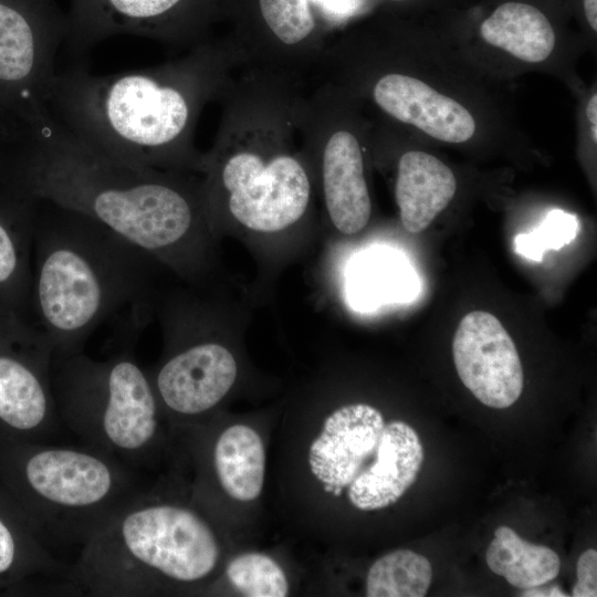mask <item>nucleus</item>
I'll return each instance as SVG.
<instances>
[{
	"label": "nucleus",
	"instance_id": "obj_1",
	"mask_svg": "<svg viewBox=\"0 0 597 597\" xmlns=\"http://www.w3.org/2000/svg\"><path fill=\"white\" fill-rule=\"evenodd\" d=\"M2 184L97 221L182 279L197 280L209 265L216 235L200 177L114 160L51 114L32 126Z\"/></svg>",
	"mask_w": 597,
	"mask_h": 597
},
{
	"label": "nucleus",
	"instance_id": "obj_2",
	"mask_svg": "<svg viewBox=\"0 0 597 597\" xmlns=\"http://www.w3.org/2000/svg\"><path fill=\"white\" fill-rule=\"evenodd\" d=\"M234 69L224 40H206L180 57L116 74L96 75L75 65L56 72L48 109L77 139L114 160L199 174V117L221 97Z\"/></svg>",
	"mask_w": 597,
	"mask_h": 597
},
{
	"label": "nucleus",
	"instance_id": "obj_3",
	"mask_svg": "<svg viewBox=\"0 0 597 597\" xmlns=\"http://www.w3.org/2000/svg\"><path fill=\"white\" fill-rule=\"evenodd\" d=\"M300 83L244 69L224 88L217 134L199 169L214 235L235 229L273 237L310 218L315 186L301 133Z\"/></svg>",
	"mask_w": 597,
	"mask_h": 597
},
{
	"label": "nucleus",
	"instance_id": "obj_4",
	"mask_svg": "<svg viewBox=\"0 0 597 597\" xmlns=\"http://www.w3.org/2000/svg\"><path fill=\"white\" fill-rule=\"evenodd\" d=\"M36 200V308L52 352L71 355L124 306L149 301L157 262L97 221Z\"/></svg>",
	"mask_w": 597,
	"mask_h": 597
},
{
	"label": "nucleus",
	"instance_id": "obj_5",
	"mask_svg": "<svg viewBox=\"0 0 597 597\" xmlns=\"http://www.w3.org/2000/svg\"><path fill=\"white\" fill-rule=\"evenodd\" d=\"M219 555L216 535L197 513L174 504H145L97 532L85 565L100 586L130 591L150 573L198 582L212 573Z\"/></svg>",
	"mask_w": 597,
	"mask_h": 597
},
{
	"label": "nucleus",
	"instance_id": "obj_6",
	"mask_svg": "<svg viewBox=\"0 0 597 597\" xmlns=\"http://www.w3.org/2000/svg\"><path fill=\"white\" fill-rule=\"evenodd\" d=\"M357 111L358 106L327 81L303 96L300 111L314 186L321 191L332 226L345 235L362 231L371 216L365 176L366 132Z\"/></svg>",
	"mask_w": 597,
	"mask_h": 597
},
{
	"label": "nucleus",
	"instance_id": "obj_7",
	"mask_svg": "<svg viewBox=\"0 0 597 597\" xmlns=\"http://www.w3.org/2000/svg\"><path fill=\"white\" fill-rule=\"evenodd\" d=\"M59 376L65 405L93 412L104 440L137 452L155 437L157 397L150 379L127 355L97 363L73 354Z\"/></svg>",
	"mask_w": 597,
	"mask_h": 597
},
{
	"label": "nucleus",
	"instance_id": "obj_8",
	"mask_svg": "<svg viewBox=\"0 0 597 597\" xmlns=\"http://www.w3.org/2000/svg\"><path fill=\"white\" fill-rule=\"evenodd\" d=\"M66 32L55 0H0V103L35 124L48 97Z\"/></svg>",
	"mask_w": 597,
	"mask_h": 597
},
{
	"label": "nucleus",
	"instance_id": "obj_9",
	"mask_svg": "<svg viewBox=\"0 0 597 597\" xmlns=\"http://www.w3.org/2000/svg\"><path fill=\"white\" fill-rule=\"evenodd\" d=\"M216 0H70L64 46L80 55L116 35L175 45L206 41Z\"/></svg>",
	"mask_w": 597,
	"mask_h": 597
},
{
	"label": "nucleus",
	"instance_id": "obj_10",
	"mask_svg": "<svg viewBox=\"0 0 597 597\" xmlns=\"http://www.w3.org/2000/svg\"><path fill=\"white\" fill-rule=\"evenodd\" d=\"M224 41L235 67L297 82L317 71L327 48L312 0H251L249 18Z\"/></svg>",
	"mask_w": 597,
	"mask_h": 597
},
{
	"label": "nucleus",
	"instance_id": "obj_11",
	"mask_svg": "<svg viewBox=\"0 0 597 597\" xmlns=\"http://www.w3.org/2000/svg\"><path fill=\"white\" fill-rule=\"evenodd\" d=\"M457 373L483 405L504 409L517 401L524 375L516 346L493 314L473 311L459 323L452 342Z\"/></svg>",
	"mask_w": 597,
	"mask_h": 597
},
{
	"label": "nucleus",
	"instance_id": "obj_12",
	"mask_svg": "<svg viewBox=\"0 0 597 597\" xmlns=\"http://www.w3.org/2000/svg\"><path fill=\"white\" fill-rule=\"evenodd\" d=\"M386 421L376 407L344 405L324 420L308 449V465L327 493L339 498L376 464Z\"/></svg>",
	"mask_w": 597,
	"mask_h": 597
},
{
	"label": "nucleus",
	"instance_id": "obj_13",
	"mask_svg": "<svg viewBox=\"0 0 597 597\" xmlns=\"http://www.w3.org/2000/svg\"><path fill=\"white\" fill-rule=\"evenodd\" d=\"M237 375L231 350L218 341L200 338L169 356L151 385L167 408L193 416L218 405L234 385Z\"/></svg>",
	"mask_w": 597,
	"mask_h": 597
},
{
	"label": "nucleus",
	"instance_id": "obj_14",
	"mask_svg": "<svg viewBox=\"0 0 597 597\" xmlns=\"http://www.w3.org/2000/svg\"><path fill=\"white\" fill-rule=\"evenodd\" d=\"M25 478L50 510L65 513L93 512L111 500L118 482L103 458L70 448L35 452L27 461Z\"/></svg>",
	"mask_w": 597,
	"mask_h": 597
},
{
	"label": "nucleus",
	"instance_id": "obj_15",
	"mask_svg": "<svg viewBox=\"0 0 597 597\" xmlns=\"http://www.w3.org/2000/svg\"><path fill=\"white\" fill-rule=\"evenodd\" d=\"M423 459L421 440L409 423L386 422L378 461L346 492L349 503L362 511L381 510L396 503L416 482Z\"/></svg>",
	"mask_w": 597,
	"mask_h": 597
},
{
	"label": "nucleus",
	"instance_id": "obj_16",
	"mask_svg": "<svg viewBox=\"0 0 597 597\" xmlns=\"http://www.w3.org/2000/svg\"><path fill=\"white\" fill-rule=\"evenodd\" d=\"M457 191L453 171L438 157L411 149L397 163L395 199L404 228L419 233L452 201Z\"/></svg>",
	"mask_w": 597,
	"mask_h": 597
},
{
	"label": "nucleus",
	"instance_id": "obj_17",
	"mask_svg": "<svg viewBox=\"0 0 597 597\" xmlns=\"http://www.w3.org/2000/svg\"><path fill=\"white\" fill-rule=\"evenodd\" d=\"M479 33L488 45L528 64L546 61L556 46V33L548 18L525 2L500 4L482 21Z\"/></svg>",
	"mask_w": 597,
	"mask_h": 597
},
{
	"label": "nucleus",
	"instance_id": "obj_18",
	"mask_svg": "<svg viewBox=\"0 0 597 597\" xmlns=\"http://www.w3.org/2000/svg\"><path fill=\"white\" fill-rule=\"evenodd\" d=\"M419 290L415 270L394 250L376 249L362 253L348 272L347 296L359 311L411 301Z\"/></svg>",
	"mask_w": 597,
	"mask_h": 597
},
{
	"label": "nucleus",
	"instance_id": "obj_19",
	"mask_svg": "<svg viewBox=\"0 0 597 597\" xmlns=\"http://www.w3.org/2000/svg\"><path fill=\"white\" fill-rule=\"evenodd\" d=\"M213 464L223 491L233 500L251 502L262 492L265 472L264 446L249 426L233 425L217 439Z\"/></svg>",
	"mask_w": 597,
	"mask_h": 597
},
{
	"label": "nucleus",
	"instance_id": "obj_20",
	"mask_svg": "<svg viewBox=\"0 0 597 597\" xmlns=\"http://www.w3.org/2000/svg\"><path fill=\"white\" fill-rule=\"evenodd\" d=\"M485 561L489 568L522 590L547 584L559 574L561 561L556 552L545 545L523 540L511 527L494 531Z\"/></svg>",
	"mask_w": 597,
	"mask_h": 597
},
{
	"label": "nucleus",
	"instance_id": "obj_21",
	"mask_svg": "<svg viewBox=\"0 0 597 597\" xmlns=\"http://www.w3.org/2000/svg\"><path fill=\"white\" fill-rule=\"evenodd\" d=\"M51 409L50 385L24 363L0 356V419L19 430L39 427Z\"/></svg>",
	"mask_w": 597,
	"mask_h": 597
},
{
	"label": "nucleus",
	"instance_id": "obj_22",
	"mask_svg": "<svg viewBox=\"0 0 597 597\" xmlns=\"http://www.w3.org/2000/svg\"><path fill=\"white\" fill-rule=\"evenodd\" d=\"M432 582V567L410 549L392 551L373 563L366 578L368 597H423Z\"/></svg>",
	"mask_w": 597,
	"mask_h": 597
},
{
	"label": "nucleus",
	"instance_id": "obj_23",
	"mask_svg": "<svg viewBox=\"0 0 597 597\" xmlns=\"http://www.w3.org/2000/svg\"><path fill=\"white\" fill-rule=\"evenodd\" d=\"M229 583L247 597H284L289 582L283 568L266 554L249 552L233 557L226 567Z\"/></svg>",
	"mask_w": 597,
	"mask_h": 597
},
{
	"label": "nucleus",
	"instance_id": "obj_24",
	"mask_svg": "<svg viewBox=\"0 0 597 597\" xmlns=\"http://www.w3.org/2000/svg\"><path fill=\"white\" fill-rule=\"evenodd\" d=\"M578 231L576 217L553 210L542 224L531 233H519L514 239L517 254L540 262L546 250H559L572 242Z\"/></svg>",
	"mask_w": 597,
	"mask_h": 597
},
{
	"label": "nucleus",
	"instance_id": "obj_25",
	"mask_svg": "<svg viewBox=\"0 0 597 597\" xmlns=\"http://www.w3.org/2000/svg\"><path fill=\"white\" fill-rule=\"evenodd\" d=\"M33 124L0 103V168L31 130Z\"/></svg>",
	"mask_w": 597,
	"mask_h": 597
},
{
	"label": "nucleus",
	"instance_id": "obj_26",
	"mask_svg": "<svg viewBox=\"0 0 597 597\" xmlns=\"http://www.w3.org/2000/svg\"><path fill=\"white\" fill-rule=\"evenodd\" d=\"M577 580L573 587L574 597L597 596V551L588 548L580 554L576 566Z\"/></svg>",
	"mask_w": 597,
	"mask_h": 597
},
{
	"label": "nucleus",
	"instance_id": "obj_27",
	"mask_svg": "<svg viewBox=\"0 0 597 597\" xmlns=\"http://www.w3.org/2000/svg\"><path fill=\"white\" fill-rule=\"evenodd\" d=\"M20 264V253L14 239L0 219V285L13 280Z\"/></svg>",
	"mask_w": 597,
	"mask_h": 597
},
{
	"label": "nucleus",
	"instance_id": "obj_28",
	"mask_svg": "<svg viewBox=\"0 0 597 597\" xmlns=\"http://www.w3.org/2000/svg\"><path fill=\"white\" fill-rule=\"evenodd\" d=\"M15 543L11 531L0 520V574L7 572L13 564Z\"/></svg>",
	"mask_w": 597,
	"mask_h": 597
},
{
	"label": "nucleus",
	"instance_id": "obj_29",
	"mask_svg": "<svg viewBox=\"0 0 597 597\" xmlns=\"http://www.w3.org/2000/svg\"><path fill=\"white\" fill-rule=\"evenodd\" d=\"M585 116L589 126V136L593 144L597 143V94L594 93L585 107Z\"/></svg>",
	"mask_w": 597,
	"mask_h": 597
},
{
	"label": "nucleus",
	"instance_id": "obj_30",
	"mask_svg": "<svg viewBox=\"0 0 597 597\" xmlns=\"http://www.w3.org/2000/svg\"><path fill=\"white\" fill-rule=\"evenodd\" d=\"M544 585L523 590L522 596H567L557 586L544 587Z\"/></svg>",
	"mask_w": 597,
	"mask_h": 597
},
{
	"label": "nucleus",
	"instance_id": "obj_31",
	"mask_svg": "<svg viewBox=\"0 0 597 597\" xmlns=\"http://www.w3.org/2000/svg\"><path fill=\"white\" fill-rule=\"evenodd\" d=\"M586 20L593 31H597V0H583Z\"/></svg>",
	"mask_w": 597,
	"mask_h": 597
},
{
	"label": "nucleus",
	"instance_id": "obj_32",
	"mask_svg": "<svg viewBox=\"0 0 597 597\" xmlns=\"http://www.w3.org/2000/svg\"><path fill=\"white\" fill-rule=\"evenodd\" d=\"M388 1H392V2H402V1H406V0H388Z\"/></svg>",
	"mask_w": 597,
	"mask_h": 597
}]
</instances>
